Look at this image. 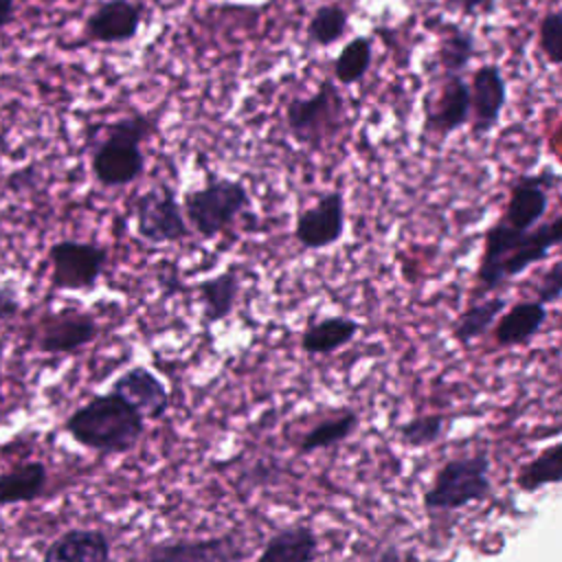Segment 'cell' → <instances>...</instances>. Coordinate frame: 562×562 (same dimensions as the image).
Instances as JSON below:
<instances>
[{
	"label": "cell",
	"instance_id": "cell-1",
	"mask_svg": "<svg viewBox=\"0 0 562 562\" xmlns=\"http://www.w3.org/2000/svg\"><path fill=\"white\" fill-rule=\"evenodd\" d=\"M562 241V217L540 222L529 231H518L496 220L483 235L481 261L476 268V290L494 292L507 281L542 261Z\"/></svg>",
	"mask_w": 562,
	"mask_h": 562
},
{
	"label": "cell",
	"instance_id": "cell-2",
	"mask_svg": "<svg viewBox=\"0 0 562 562\" xmlns=\"http://www.w3.org/2000/svg\"><path fill=\"white\" fill-rule=\"evenodd\" d=\"M64 430L72 437V441L88 450L101 454H123L140 441L145 419L121 395L108 391L75 408L66 417Z\"/></svg>",
	"mask_w": 562,
	"mask_h": 562
},
{
	"label": "cell",
	"instance_id": "cell-3",
	"mask_svg": "<svg viewBox=\"0 0 562 562\" xmlns=\"http://www.w3.org/2000/svg\"><path fill=\"white\" fill-rule=\"evenodd\" d=\"M156 119L145 112L123 114L101 127L90 154V171L105 189H121L145 173L143 143L156 134Z\"/></svg>",
	"mask_w": 562,
	"mask_h": 562
},
{
	"label": "cell",
	"instance_id": "cell-4",
	"mask_svg": "<svg viewBox=\"0 0 562 562\" xmlns=\"http://www.w3.org/2000/svg\"><path fill=\"white\" fill-rule=\"evenodd\" d=\"M490 470L492 461L485 450L443 461L437 468L430 487L422 496L424 509L457 512L474 503H483L492 494Z\"/></svg>",
	"mask_w": 562,
	"mask_h": 562
},
{
	"label": "cell",
	"instance_id": "cell-5",
	"mask_svg": "<svg viewBox=\"0 0 562 562\" xmlns=\"http://www.w3.org/2000/svg\"><path fill=\"white\" fill-rule=\"evenodd\" d=\"M180 204L189 228L213 239L250 206V193L241 180L209 173L202 187L184 191Z\"/></svg>",
	"mask_w": 562,
	"mask_h": 562
},
{
	"label": "cell",
	"instance_id": "cell-6",
	"mask_svg": "<svg viewBox=\"0 0 562 562\" xmlns=\"http://www.w3.org/2000/svg\"><path fill=\"white\" fill-rule=\"evenodd\" d=\"M345 125V99L334 79H323L310 97H292L285 103V127L292 138L312 149L334 140Z\"/></svg>",
	"mask_w": 562,
	"mask_h": 562
},
{
	"label": "cell",
	"instance_id": "cell-7",
	"mask_svg": "<svg viewBox=\"0 0 562 562\" xmlns=\"http://www.w3.org/2000/svg\"><path fill=\"white\" fill-rule=\"evenodd\" d=\"M136 233L147 244H176L191 235L182 204L167 182H158L143 191L134 204Z\"/></svg>",
	"mask_w": 562,
	"mask_h": 562
},
{
	"label": "cell",
	"instance_id": "cell-8",
	"mask_svg": "<svg viewBox=\"0 0 562 562\" xmlns=\"http://www.w3.org/2000/svg\"><path fill=\"white\" fill-rule=\"evenodd\" d=\"M48 261L53 290L90 292L108 266V248L94 241L59 239L48 248Z\"/></svg>",
	"mask_w": 562,
	"mask_h": 562
},
{
	"label": "cell",
	"instance_id": "cell-9",
	"mask_svg": "<svg viewBox=\"0 0 562 562\" xmlns=\"http://www.w3.org/2000/svg\"><path fill=\"white\" fill-rule=\"evenodd\" d=\"M558 187L560 173L553 167H542L536 173L518 176L509 187V198L498 220L518 231L538 226L547 215L549 198Z\"/></svg>",
	"mask_w": 562,
	"mask_h": 562
},
{
	"label": "cell",
	"instance_id": "cell-10",
	"mask_svg": "<svg viewBox=\"0 0 562 562\" xmlns=\"http://www.w3.org/2000/svg\"><path fill=\"white\" fill-rule=\"evenodd\" d=\"M246 542L237 533L209 538H176L151 544L143 562H241Z\"/></svg>",
	"mask_w": 562,
	"mask_h": 562
},
{
	"label": "cell",
	"instance_id": "cell-11",
	"mask_svg": "<svg viewBox=\"0 0 562 562\" xmlns=\"http://www.w3.org/2000/svg\"><path fill=\"white\" fill-rule=\"evenodd\" d=\"M345 224V195L331 189L296 215L294 239L305 250H323L340 241Z\"/></svg>",
	"mask_w": 562,
	"mask_h": 562
},
{
	"label": "cell",
	"instance_id": "cell-12",
	"mask_svg": "<svg viewBox=\"0 0 562 562\" xmlns=\"http://www.w3.org/2000/svg\"><path fill=\"white\" fill-rule=\"evenodd\" d=\"M99 336L94 316L86 312L64 310L44 314L33 331V342L44 353H75Z\"/></svg>",
	"mask_w": 562,
	"mask_h": 562
},
{
	"label": "cell",
	"instance_id": "cell-13",
	"mask_svg": "<svg viewBox=\"0 0 562 562\" xmlns=\"http://www.w3.org/2000/svg\"><path fill=\"white\" fill-rule=\"evenodd\" d=\"M470 132L474 138H485L498 125L507 105V81L496 64L474 68L470 81Z\"/></svg>",
	"mask_w": 562,
	"mask_h": 562
},
{
	"label": "cell",
	"instance_id": "cell-14",
	"mask_svg": "<svg viewBox=\"0 0 562 562\" xmlns=\"http://www.w3.org/2000/svg\"><path fill=\"white\" fill-rule=\"evenodd\" d=\"M470 121V88L463 75H443L439 90L426 99L424 130L443 143Z\"/></svg>",
	"mask_w": 562,
	"mask_h": 562
},
{
	"label": "cell",
	"instance_id": "cell-15",
	"mask_svg": "<svg viewBox=\"0 0 562 562\" xmlns=\"http://www.w3.org/2000/svg\"><path fill=\"white\" fill-rule=\"evenodd\" d=\"M143 4L134 0H103L83 22V37L97 44H125L138 35Z\"/></svg>",
	"mask_w": 562,
	"mask_h": 562
},
{
	"label": "cell",
	"instance_id": "cell-16",
	"mask_svg": "<svg viewBox=\"0 0 562 562\" xmlns=\"http://www.w3.org/2000/svg\"><path fill=\"white\" fill-rule=\"evenodd\" d=\"M110 391L121 395L127 404H132L143 415L145 422L162 419L171 406V397L165 382L143 364H136L123 371L112 382Z\"/></svg>",
	"mask_w": 562,
	"mask_h": 562
},
{
	"label": "cell",
	"instance_id": "cell-17",
	"mask_svg": "<svg viewBox=\"0 0 562 562\" xmlns=\"http://www.w3.org/2000/svg\"><path fill=\"white\" fill-rule=\"evenodd\" d=\"M112 544L105 531L72 527L61 531L44 551L42 562H110Z\"/></svg>",
	"mask_w": 562,
	"mask_h": 562
},
{
	"label": "cell",
	"instance_id": "cell-18",
	"mask_svg": "<svg viewBox=\"0 0 562 562\" xmlns=\"http://www.w3.org/2000/svg\"><path fill=\"white\" fill-rule=\"evenodd\" d=\"M547 305L540 301H518L505 307L494 323V340L498 347H522L533 340L547 323Z\"/></svg>",
	"mask_w": 562,
	"mask_h": 562
},
{
	"label": "cell",
	"instance_id": "cell-19",
	"mask_svg": "<svg viewBox=\"0 0 562 562\" xmlns=\"http://www.w3.org/2000/svg\"><path fill=\"white\" fill-rule=\"evenodd\" d=\"M318 547V533L310 525H288L268 538L255 562H314Z\"/></svg>",
	"mask_w": 562,
	"mask_h": 562
},
{
	"label": "cell",
	"instance_id": "cell-20",
	"mask_svg": "<svg viewBox=\"0 0 562 562\" xmlns=\"http://www.w3.org/2000/svg\"><path fill=\"white\" fill-rule=\"evenodd\" d=\"M362 329L351 316H323L312 321L301 334V349L307 356H327L347 347Z\"/></svg>",
	"mask_w": 562,
	"mask_h": 562
},
{
	"label": "cell",
	"instance_id": "cell-21",
	"mask_svg": "<svg viewBox=\"0 0 562 562\" xmlns=\"http://www.w3.org/2000/svg\"><path fill=\"white\" fill-rule=\"evenodd\" d=\"M195 290L202 303V323L204 327H211L233 314L241 290L239 272L235 268H226L220 274L200 281Z\"/></svg>",
	"mask_w": 562,
	"mask_h": 562
},
{
	"label": "cell",
	"instance_id": "cell-22",
	"mask_svg": "<svg viewBox=\"0 0 562 562\" xmlns=\"http://www.w3.org/2000/svg\"><path fill=\"white\" fill-rule=\"evenodd\" d=\"M48 485L44 461H22L0 474V507L37 501Z\"/></svg>",
	"mask_w": 562,
	"mask_h": 562
},
{
	"label": "cell",
	"instance_id": "cell-23",
	"mask_svg": "<svg viewBox=\"0 0 562 562\" xmlns=\"http://www.w3.org/2000/svg\"><path fill=\"white\" fill-rule=\"evenodd\" d=\"M360 426V415L353 408H342L338 415L327 417L314 424L296 443L299 454H312L316 450H325L349 439Z\"/></svg>",
	"mask_w": 562,
	"mask_h": 562
},
{
	"label": "cell",
	"instance_id": "cell-24",
	"mask_svg": "<svg viewBox=\"0 0 562 562\" xmlns=\"http://www.w3.org/2000/svg\"><path fill=\"white\" fill-rule=\"evenodd\" d=\"M505 307H507V299L501 294L470 303L461 312V316L454 321L452 336L457 338V342L470 345L472 340L485 336L494 327L496 318L503 314Z\"/></svg>",
	"mask_w": 562,
	"mask_h": 562
},
{
	"label": "cell",
	"instance_id": "cell-25",
	"mask_svg": "<svg viewBox=\"0 0 562 562\" xmlns=\"http://www.w3.org/2000/svg\"><path fill=\"white\" fill-rule=\"evenodd\" d=\"M562 479V443L553 441L533 459L522 463L516 472V487L525 494H533L544 485L560 483Z\"/></svg>",
	"mask_w": 562,
	"mask_h": 562
},
{
	"label": "cell",
	"instance_id": "cell-26",
	"mask_svg": "<svg viewBox=\"0 0 562 562\" xmlns=\"http://www.w3.org/2000/svg\"><path fill=\"white\" fill-rule=\"evenodd\" d=\"M373 64V40L358 35L349 40L334 59V79L340 86L360 83Z\"/></svg>",
	"mask_w": 562,
	"mask_h": 562
},
{
	"label": "cell",
	"instance_id": "cell-27",
	"mask_svg": "<svg viewBox=\"0 0 562 562\" xmlns=\"http://www.w3.org/2000/svg\"><path fill=\"white\" fill-rule=\"evenodd\" d=\"M347 29H349V11L338 2H327L312 13L305 26V40L312 46L327 48L338 40H342Z\"/></svg>",
	"mask_w": 562,
	"mask_h": 562
},
{
	"label": "cell",
	"instance_id": "cell-28",
	"mask_svg": "<svg viewBox=\"0 0 562 562\" xmlns=\"http://www.w3.org/2000/svg\"><path fill=\"white\" fill-rule=\"evenodd\" d=\"M476 53V37L472 31L450 26L439 40L437 64L443 75H463Z\"/></svg>",
	"mask_w": 562,
	"mask_h": 562
},
{
	"label": "cell",
	"instance_id": "cell-29",
	"mask_svg": "<svg viewBox=\"0 0 562 562\" xmlns=\"http://www.w3.org/2000/svg\"><path fill=\"white\" fill-rule=\"evenodd\" d=\"M448 417L443 413L417 415L397 426V437L406 448H428L446 437Z\"/></svg>",
	"mask_w": 562,
	"mask_h": 562
},
{
	"label": "cell",
	"instance_id": "cell-30",
	"mask_svg": "<svg viewBox=\"0 0 562 562\" xmlns=\"http://www.w3.org/2000/svg\"><path fill=\"white\" fill-rule=\"evenodd\" d=\"M538 44L551 66L562 61V11L549 9L538 22Z\"/></svg>",
	"mask_w": 562,
	"mask_h": 562
},
{
	"label": "cell",
	"instance_id": "cell-31",
	"mask_svg": "<svg viewBox=\"0 0 562 562\" xmlns=\"http://www.w3.org/2000/svg\"><path fill=\"white\" fill-rule=\"evenodd\" d=\"M560 294H562V263L555 261L540 279L536 288V301H540L542 305H553L560 301Z\"/></svg>",
	"mask_w": 562,
	"mask_h": 562
},
{
	"label": "cell",
	"instance_id": "cell-32",
	"mask_svg": "<svg viewBox=\"0 0 562 562\" xmlns=\"http://www.w3.org/2000/svg\"><path fill=\"white\" fill-rule=\"evenodd\" d=\"M20 299L13 285H0V323H9L20 314Z\"/></svg>",
	"mask_w": 562,
	"mask_h": 562
},
{
	"label": "cell",
	"instance_id": "cell-33",
	"mask_svg": "<svg viewBox=\"0 0 562 562\" xmlns=\"http://www.w3.org/2000/svg\"><path fill=\"white\" fill-rule=\"evenodd\" d=\"M446 7L465 18H472L479 13H492L494 0H446Z\"/></svg>",
	"mask_w": 562,
	"mask_h": 562
},
{
	"label": "cell",
	"instance_id": "cell-34",
	"mask_svg": "<svg viewBox=\"0 0 562 562\" xmlns=\"http://www.w3.org/2000/svg\"><path fill=\"white\" fill-rule=\"evenodd\" d=\"M367 562H415V553L404 551L397 544H386L378 553H373Z\"/></svg>",
	"mask_w": 562,
	"mask_h": 562
},
{
	"label": "cell",
	"instance_id": "cell-35",
	"mask_svg": "<svg viewBox=\"0 0 562 562\" xmlns=\"http://www.w3.org/2000/svg\"><path fill=\"white\" fill-rule=\"evenodd\" d=\"M18 2L15 0H0V29H7L15 22Z\"/></svg>",
	"mask_w": 562,
	"mask_h": 562
},
{
	"label": "cell",
	"instance_id": "cell-36",
	"mask_svg": "<svg viewBox=\"0 0 562 562\" xmlns=\"http://www.w3.org/2000/svg\"><path fill=\"white\" fill-rule=\"evenodd\" d=\"M151 2H154V4H167V2L173 4V2H180V0H151Z\"/></svg>",
	"mask_w": 562,
	"mask_h": 562
},
{
	"label": "cell",
	"instance_id": "cell-37",
	"mask_svg": "<svg viewBox=\"0 0 562 562\" xmlns=\"http://www.w3.org/2000/svg\"><path fill=\"white\" fill-rule=\"evenodd\" d=\"M0 391H2V367H0Z\"/></svg>",
	"mask_w": 562,
	"mask_h": 562
}]
</instances>
